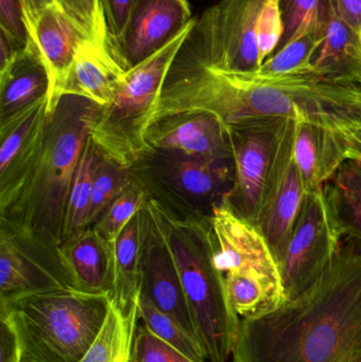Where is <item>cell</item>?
<instances>
[{"instance_id":"6da1fadb","label":"cell","mask_w":361,"mask_h":362,"mask_svg":"<svg viewBox=\"0 0 361 362\" xmlns=\"http://www.w3.org/2000/svg\"><path fill=\"white\" fill-rule=\"evenodd\" d=\"M195 112L214 115L225 127L246 119L277 117L339 132L361 125V85L322 80L313 74L263 80L175 59L150 127Z\"/></svg>"},{"instance_id":"7a4b0ae2","label":"cell","mask_w":361,"mask_h":362,"mask_svg":"<svg viewBox=\"0 0 361 362\" xmlns=\"http://www.w3.org/2000/svg\"><path fill=\"white\" fill-rule=\"evenodd\" d=\"M233 362H361V252L341 248L321 276L269 314L241 321Z\"/></svg>"},{"instance_id":"3957f363","label":"cell","mask_w":361,"mask_h":362,"mask_svg":"<svg viewBox=\"0 0 361 362\" xmlns=\"http://www.w3.org/2000/svg\"><path fill=\"white\" fill-rule=\"evenodd\" d=\"M100 108L85 98L65 95L46 114L0 170V221L61 246L72 178Z\"/></svg>"},{"instance_id":"277c9868","label":"cell","mask_w":361,"mask_h":362,"mask_svg":"<svg viewBox=\"0 0 361 362\" xmlns=\"http://www.w3.org/2000/svg\"><path fill=\"white\" fill-rule=\"evenodd\" d=\"M179 272L195 335L210 362H227L241 321L227 295L225 274L214 264L210 217L182 216L148 198Z\"/></svg>"},{"instance_id":"5b68a950","label":"cell","mask_w":361,"mask_h":362,"mask_svg":"<svg viewBox=\"0 0 361 362\" xmlns=\"http://www.w3.org/2000/svg\"><path fill=\"white\" fill-rule=\"evenodd\" d=\"M110 305L108 293L66 288L0 306V314L16 329L23 362H78L99 335Z\"/></svg>"},{"instance_id":"8992f818","label":"cell","mask_w":361,"mask_h":362,"mask_svg":"<svg viewBox=\"0 0 361 362\" xmlns=\"http://www.w3.org/2000/svg\"><path fill=\"white\" fill-rule=\"evenodd\" d=\"M196 23V18L170 44L129 70L116 98L100 108L89 137L114 163L131 169L146 153L155 105L167 74Z\"/></svg>"},{"instance_id":"52a82bcc","label":"cell","mask_w":361,"mask_h":362,"mask_svg":"<svg viewBox=\"0 0 361 362\" xmlns=\"http://www.w3.org/2000/svg\"><path fill=\"white\" fill-rule=\"evenodd\" d=\"M296 122L263 117L226 127L235 165V182L226 199L237 214L256 227L294 148Z\"/></svg>"},{"instance_id":"ba28073f","label":"cell","mask_w":361,"mask_h":362,"mask_svg":"<svg viewBox=\"0 0 361 362\" xmlns=\"http://www.w3.org/2000/svg\"><path fill=\"white\" fill-rule=\"evenodd\" d=\"M131 171L148 198L182 216H211L235 182L232 158H196L152 148Z\"/></svg>"},{"instance_id":"9c48e42d","label":"cell","mask_w":361,"mask_h":362,"mask_svg":"<svg viewBox=\"0 0 361 362\" xmlns=\"http://www.w3.org/2000/svg\"><path fill=\"white\" fill-rule=\"evenodd\" d=\"M266 0H220L196 18L176 59L233 74L260 69L258 25Z\"/></svg>"},{"instance_id":"30bf717a","label":"cell","mask_w":361,"mask_h":362,"mask_svg":"<svg viewBox=\"0 0 361 362\" xmlns=\"http://www.w3.org/2000/svg\"><path fill=\"white\" fill-rule=\"evenodd\" d=\"M341 238L331 217L324 187L307 192L278 261L286 301L304 293L324 274L341 250Z\"/></svg>"},{"instance_id":"8fae6325","label":"cell","mask_w":361,"mask_h":362,"mask_svg":"<svg viewBox=\"0 0 361 362\" xmlns=\"http://www.w3.org/2000/svg\"><path fill=\"white\" fill-rule=\"evenodd\" d=\"M66 288L74 286L59 247L0 221V306Z\"/></svg>"},{"instance_id":"7c38bea8","label":"cell","mask_w":361,"mask_h":362,"mask_svg":"<svg viewBox=\"0 0 361 362\" xmlns=\"http://www.w3.org/2000/svg\"><path fill=\"white\" fill-rule=\"evenodd\" d=\"M210 219L218 270L224 274L239 272L261 279L283 305L286 300L279 267L260 229L237 214L226 197L214 206Z\"/></svg>"},{"instance_id":"4fadbf2b","label":"cell","mask_w":361,"mask_h":362,"mask_svg":"<svg viewBox=\"0 0 361 362\" xmlns=\"http://www.w3.org/2000/svg\"><path fill=\"white\" fill-rule=\"evenodd\" d=\"M193 19L189 0H135L124 30L108 42V51L127 72L170 44Z\"/></svg>"},{"instance_id":"5bb4252c","label":"cell","mask_w":361,"mask_h":362,"mask_svg":"<svg viewBox=\"0 0 361 362\" xmlns=\"http://www.w3.org/2000/svg\"><path fill=\"white\" fill-rule=\"evenodd\" d=\"M143 215L139 293L197 340L179 272L160 223L148 202L144 206Z\"/></svg>"},{"instance_id":"9a60e30c","label":"cell","mask_w":361,"mask_h":362,"mask_svg":"<svg viewBox=\"0 0 361 362\" xmlns=\"http://www.w3.org/2000/svg\"><path fill=\"white\" fill-rule=\"evenodd\" d=\"M25 23L30 38L37 48L48 71L46 114L51 115L65 95L76 51L86 38L57 4L40 11Z\"/></svg>"},{"instance_id":"2e32d148","label":"cell","mask_w":361,"mask_h":362,"mask_svg":"<svg viewBox=\"0 0 361 362\" xmlns=\"http://www.w3.org/2000/svg\"><path fill=\"white\" fill-rule=\"evenodd\" d=\"M152 150L203 159H230V144L222 121L209 112L180 115L153 125L148 133Z\"/></svg>"},{"instance_id":"e0dca14e","label":"cell","mask_w":361,"mask_h":362,"mask_svg":"<svg viewBox=\"0 0 361 362\" xmlns=\"http://www.w3.org/2000/svg\"><path fill=\"white\" fill-rule=\"evenodd\" d=\"M125 76L126 71L112 57L107 47L84 40L76 51L65 95H78L105 107L114 101Z\"/></svg>"},{"instance_id":"ac0fdd59","label":"cell","mask_w":361,"mask_h":362,"mask_svg":"<svg viewBox=\"0 0 361 362\" xmlns=\"http://www.w3.org/2000/svg\"><path fill=\"white\" fill-rule=\"evenodd\" d=\"M294 157L307 192L322 189L347 161L338 132L304 121L296 122Z\"/></svg>"},{"instance_id":"d6986e66","label":"cell","mask_w":361,"mask_h":362,"mask_svg":"<svg viewBox=\"0 0 361 362\" xmlns=\"http://www.w3.org/2000/svg\"><path fill=\"white\" fill-rule=\"evenodd\" d=\"M305 194L292 148L256 226L266 238L277 263L283 255Z\"/></svg>"},{"instance_id":"ffe728a7","label":"cell","mask_w":361,"mask_h":362,"mask_svg":"<svg viewBox=\"0 0 361 362\" xmlns=\"http://www.w3.org/2000/svg\"><path fill=\"white\" fill-rule=\"evenodd\" d=\"M312 74L322 80L361 85V35L330 0L324 40L312 59Z\"/></svg>"},{"instance_id":"44dd1931","label":"cell","mask_w":361,"mask_h":362,"mask_svg":"<svg viewBox=\"0 0 361 362\" xmlns=\"http://www.w3.org/2000/svg\"><path fill=\"white\" fill-rule=\"evenodd\" d=\"M114 247L95 229H87L59 246L74 288L88 293H108L114 280Z\"/></svg>"},{"instance_id":"7402d4cb","label":"cell","mask_w":361,"mask_h":362,"mask_svg":"<svg viewBox=\"0 0 361 362\" xmlns=\"http://www.w3.org/2000/svg\"><path fill=\"white\" fill-rule=\"evenodd\" d=\"M143 208L121 232L112 250L114 280L108 296L110 301L126 316L138 308L143 242Z\"/></svg>"},{"instance_id":"603a6c76","label":"cell","mask_w":361,"mask_h":362,"mask_svg":"<svg viewBox=\"0 0 361 362\" xmlns=\"http://www.w3.org/2000/svg\"><path fill=\"white\" fill-rule=\"evenodd\" d=\"M48 71L31 40L25 50L0 71V120L40 98H48Z\"/></svg>"},{"instance_id":"cb8c5ba5","label":"cell","mask_w":361,"mask_h":362,"mask_svg":"<svg viewBox=\"0 0 361 362\" xmlns=\"http://www.w3.org/2000/svg\"><path fill=\"white\" fill-rule=\"evenodd\" d=\"M326 204L341 236L361 242V165L347 160L324 187Z\"/></svg>"},{"instance_id":"d4e9b609","label":"cell","mask_w":361,"mask_h":362,"mask_svg":"<svg viewBox=\"0 0 361 362\" xmlns=\"http://www.w3.org/2000/svg\"><path fill=\"white\" fill-rule=\"evenodd\" d=\"M139 312L123 314L112 301L105 322L86 354L78 362H133Z\"/></svg>"},{"instance_id":"484cf974","label":"cell","mask_w":361,"mask_h":362,"mask_svg":"<svg viewBox=\"0 0 361 362\" xmlns=\"http://www.w3.org/2000/svg\"><path fill=\"white\" fill-rule=\"evenodd\" d=\"M329 14L263 63L254 76L263 80L312 74V59L324 40Z\"/></svg>"},{"instance_id":"4316f807","label":"cell","mask_w":361,"mask_h":362,"mask_svg":"<svg viewBox=\"0 0 361 362\" xmlns=\"http://www.w3.org/2000/svg\"><path fill=\"white\" fill-rule=\"evenodd\" d=\"M103 157L88 136L72 178L61 244L86 230L93 180Z\"/></svg>"},{"instance_id":"83f0119b","label":"cell","mask_w":361,"mask_h":362,"mask_svg":"<svg viewBox=\"0 0 361 362\" xmlns=\"http://www.w3.org/2000/svg\"><path fill=\"white\" fill-rule=\"evenodd\" d=\"M229 302L237 315L258 318L281 306L261 279L250 274L228 272L225 274Z\"/></svg>"},{"instance_id":"f1b7e54d","label":"cell","mask_w":361,"mask_h":362,"mask_svg":"<svg viewBox=\"0 0 361 362\" xmlns=\"http://www.w3.org/2000/svg\"><path fill=\"white\" fill-rule=\"evenodd\" d=\"M138 312L140 321L153 335L173 346L189 358L205 362V353L199 342L184 331L169 315L161 312L148 298L140 293L138 298Z\"/></svg>"},{"instance_id":"f546056e","label":"cell","mask_w":361,"mask_h":362,"mask_svg":"<svg viewBox=\"0 0 361 362\" xmlns=\"http://www.w3.org/2000/svg\"><path fill=\"white\" fill-rule=\"evenodd\" d=\"M131 180V169L103 157L93 180L86 230L93 228L103 216L110 204Z\"/></svg>"},{"instance_id":"4dcf8cb0","label":"cell","mask_w":361,"mask_h":362,"mask_svg":"<svg viewBox=\"0 0 361 362\" xmlns=\"http://www.w3.org/2000/svg\"><path fill=\"white\" fill-rule=\"evenodd\" d=\"M148 199V193L144 187L133 177L131 183L110 204L103 216L95 223L93 229L114 247L121 232L133 217L143 208Z\"/></svg>"},{"instance_id":"1f68e13d","label":"cell","mask_w":361,"mask_h":362,"mask_svg":"<svg viewBox=\"0 0 361 362\" xmlns=\"http://www.w3.org/2000/svg\"><path fill=\"white\" fill-rule=\"evenodd\" d=\"M329 8L330 0H280L283 34L273 55L299 37L309 25L324 18Z\"/></svg>"},{"instance_id":"d6a6232c","label":"cell","mask_w":361,"mask_h":362,"mask_svg":"<svg viewBox=\"0 0 361 362\" xmlns=\"http://www.w3.org/2000/svg\"><path fill=\"white\" fill-rule=\"evenodd\" d=\"M86 40L107 47V29L101 0H57Z\"/></svg>"},{"instance_id":"836d02e7","label":"cell","mask_w":361,"mask_h":362,"mask_svg":"<svg viewBox=\"0 0 361 362\" xmlns=\"http://www.w3.org/2000/svg\"><path fill=\"white\" fill-rule=\"evenodd\" d=\"M133 362H199L189 358L179 351L153 335L146 325L139 321L135 344H134Z\"/></svg>"},{"instance_id":"e575fe53","label":"cell","mask_w":361,"mask_h":362,"mask_svg":"<svg viewBox=\"0 0 361 362\" xmlns=\"http://www.w3.org/2000/svg\"><path fill=\"white\" fill-rule=\"evenodd\" d=\"M283 34L280 0H266L258 25V48L261 65L273 55Z\"/></svg>"},{"instance_id":"d590c367","label":"cell","mask_w":361,"mask_h":362,"mask_svg":"<svg viewBox=\"0 0 361 362\" xmlns=\"http://www.w3.org/2000/svg\"><path fill=\"white\" fill-rule=\"evenodd\" d=\"M0 29L27 48L31 38L20 0H0Z\"/></svg>"},{"instance_id":"8d00e7d4","label":"cell","mask_w":361,"mask_h":362,"mask_svg":"<svg viewBox=\"0 0 361 362\" xmlns=\"http://www.w3.org/2000/svg\"><path fill=\"white\" fill-rule=\"evenodd\" d=\"M135 0H101L107 29L108 42L122 33Z\"/></svg>"},{"instance_id":"74e56055","label":"cell","mask_w":361,"mask_h":362,"mask_svg":"<svg viewBox=\"0 0 361 362\" xmlns=\"http://www.w3.org/2000/svg\"><path fill=\"white\" fill-rule=\"evenodd\" d=\"M0 362H23V350L16 329L6 314H0Z\"/></svg>"},{"instance_id":"f35d334b","label":"cell","mask_w":361,"mask_h":362,"mask_svg":"<svg viewBox=\"0 0 361 362\" xmlns=\"http://www.w3.org/2000/svg\"><path fill=\"white\" fill-rule=\"evenodd\" d=\"M343 146H345L347 160L355 161L361 165V125L348 127L338 132Z\"/></svg>"},{"instance_id":"ab89813d","label":"cell","mask_w":361,"mask_h":362,"mask_svg":"<svg viewBox=\"0 0 361 362\" xmlns=\"http://www.w3.org/2000/svg\"><path fill=\"white\" fill-rule=\"evenodd\" d=\"M25 50L14 37L0 29V71L8 68Z\"/></svg>"},{"instance_id":"60d3db41","label":"cell","mask_w":361,"mask_h":362,"mask_svg":"<svg viewBox=\"0 0 361 362\" xmlns=\"http://www.w3.org/2000/svg\"><path fill=\"white\" fill-rule=\"evenodd\" d=\"M341 18L361 35V0H333Z\"/></svg>"},{"instance_id":"b9f144b4","label":"cell","mask_w":361,"mask_h":362,"mask_svg":"<svg viewBox=\"0 0 361 362\" xmlns=\"http://www.w3.org/2000/svg\"><path fill=\"white\" fill-rule=\"evenodd\" d=\"M25 12V21L35 17L40 11L57 4V0H20Z\"/></svg>"}]
</instances>
